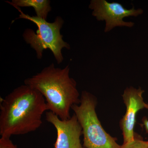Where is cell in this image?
<instances>
[{
  "mask_svg": "<svg viewBox=\"0 0 148 148\" xmlns=\"http://www.w3.org/2000/svg\"><path fill=\"white\" fill-rule=\"evenodd\" d=\"M46 102L37 89L24 84L1 98L0 135L10 138L34 132L42 123Z\"/></svg>",
  "mask_w": 148,
  "mask_h": 148,
  "instance_id": "1",
  "label": "cell"
},
{
  "mask_svg": "<svg viewBox=\"0 0 148 148\" xmlns=\"http://www.w3.org/2000/svg\"><path fill=\"white\" fill-rule=\"evenodd\" d=\"M69 73V65L61 69L52 64L24 81V84L37 89L42 94L47 110L62 120L69 119L72 106L80 103L77 83L70 77Z\"/></svg>",
  "mask_w": 148,
  "mask_h": 148,
  "instance_id": "2",
  "label": "cell"
},
{
  "mask_svg": "<svg viewBox=\"0 0 148 148\" xmlns=\"http://www.w3.org/2000/svg\"><path fill=\"white\" fill-rule=\"evenodd\" d=\"M20 12L17 18H23L32 21L38 27L36 33L31 29L24 31L23 37L25 41L34 49L38 59L42 58V52L44 49H50L58 64L62 63L64 57L62 49H71L70 45L64 41L63 35L60 33L64 21L61 16L56 18L52 23L47 22L46 20L37 16H31L24 13L18 7L13 6Z\"/></svg>",
  "mask_w": 148,
  "mask_h": 148,
  "instance_id": "3",
  "label": "cell"
},
{
  "mask_svg": "<svg viewBox=\"0 0 148 148\" xmlns=\"http://www.w3.org/2000/svg\"><path fill=\"white\" fill-rule=\"evenodd\" d=\"M96 101L94 95L84 90L80 103L71 108L82 128L83 145L85 148H120L121 145L101 125L95 111Z\"/></svg>",
  "mask_w": 148,
  "mask_h": 148,
  "instance_id": "4",
  "label": "cell"
},
{
  "mask_svg": "<svg viewBox=\"0 0 148 148\" xmlns=\"http://www.w3.org/2000/svg\"><path fill=\"white\" fill-rule=\"evenodd\" d=\"M88 7L92 10V16L98 21L106 22L105 33L110 32L116 27L132 28L135 23L124 21L123 18L129 16L137 17L144 12L141 8L135 9L134 6L127 9L120 3H110L106 0H91Z\"/></svg>",
  "mask_w": 148,
  "mask_h": 148,
  "instance_id": "5",
  "label": "cell"
},
{
  "mask_svg": "<svg viewBox=\"0 0 148 148\" xmlns=\"http://www.w3.org/2000/svg\"><path fill=\"white\" fill-rule=\"evenodd\" d=\"M46 119L56 129L57 138L54 148H85L80 139L82 128L75 114L69 119L62 120L52 112L48 111Z\"/></svg>",
  "mask_w": 148,
  "mask_h": 148,
  "instance_id": "6",
  "label": "cell"
},
{
  "mask_svg": "<svg viewBox=\"0 0 148 148\" xmlns=\"http://www.w3.org/2000/svg\"><path fill=\"white\" fill-rule=\"evenodd\" d=\"M145 90L130 86L125 89L123 94V102L126 106V112L120 121L122 131L123 144L130 143L135 140L136 133L134 131L136 115L139 111L145 108L143 94Z\"/></svg>",
  "mask_w": 148,
  "mask_h": 148,
  "instance_id": "7",
  "label": "cell"
},
{
  "mask_svg": "<svg viewBox=\"0 0 148 148\" xmlns=\"http://www.w3.org/2000/svg\"><path fill=\"white\" fill-rule=\"evenodd\" d=\"M6 2L18 7H33L36 16L46 20L48 13L51 10L50 1L49 0H12Z\"/></svg>",
  "mask_w": 148,
  "mask_h": 148,
  "instance_id": "8",
  "label": "cell"
},
{
  "mask_svg": "<svg viewBox=\"0 0 148 148\" xmlns=\"http://www.w3.org/2000/svg\"><path fill=\"white\" fill-rule=\"evenodd\" d=\"M120 148H148V141H144L142 137L136 134L135 140L123 144Z\"/></svg>",
  "mask_w": 148,
  "mask_h": 148,
  "instance_id": "9",
  "label": "cell"
},
{
  "mask_svg": "<svg viewBox=\"0 0 148 148\" xmlns=\"http://www.w3.org/2000/svg\"><path fill=\"white\" fill-rule=\"evenodd\" d=\"M0 148H17L10 140V138L1 137L0 139Z\"/></svg>",
  "mask_w": 148,
  "mask_h": 148,
  "instance_id": "10",
  "label": "cell"
},
{
  "mask_svg": "<svg viewBox=\"0 0 148 148\" xmlns=\"http://www.w3.org/2000/svg\"><path fill=\"white\" fill-rule=\"evenodd\" d=\"M145 108L147 109L148 110V104L147 103H145ZM143 125L145 127V129L146 132L148 133V119L146 117H144L143 118Z\"/></svg>",
  "mask_w": 148,
  "mask_h": 148,
  "instance_id": "11",
  "label": "cell"
}]
</instances>
